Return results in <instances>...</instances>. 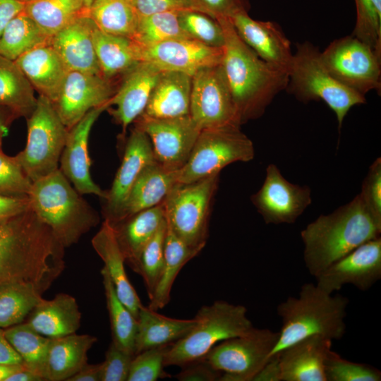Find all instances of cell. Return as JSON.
<instances>
[{"label": "cell", "mask_w": 381, "mask_h": 381, "mask_svg": "<svg viewBox=\"0 0 381 381\" xmlns=\"http://www.w3.org/2000/svg\"><path fill=\"white\" fill-rule=\"evenodd\" d=\"M155 159L148 135L135 127L131 133L124 148L123 159L111 187L104 199V219L118 222L131 190L143 169Z\"/></svg>", "instance_id": "obj_20"}, {"label": "cell", "mask_w": 381, "mask_h": 381, "mask_svg": "<svg viewBox=\"0 0 381 381\" xmlns=\"http://www.w3.org/2000/svg\"><path fill=\"white\" fill-rule=\"evenodd\" d=\"M200 251L188 246L167 226L163 270L154 294L150 299L149 308L157 311L169 303L172 286L178 274Z\"/></svg>", "instance_id": "obj_35"}, {"label": "cell", "mask_w": 381, "mask_h": 381, "mask_svg": "<svg viewBox=\"0 0 381 381\" xmlns=\"http://www.w3.org/2000/svg\"><path fill=\"white\" fill-rule=\"evenodd\" d=\"M42 293L30 283L16 282L0 287V328L23 322L43 298Z\"/></svg>", "instance_id": "obj_40"}, {"label": "cell", "mask_w": 381, "mask_h": 381, "mask_svg": "<svg viewBox=\"0 0 381 381\" xmlns=\"http://www.w3.org/2000/svg\"><path fill=\"white\" fill-rule=\"evenodd\" d=\"M253 381H282L277 354L271 356Z\"/></svg>", "instance_id": "obj_57"}, {"label": "cell", "mask_w": 381, "mask_h": 381, "mask_svg": "<svg viewBox=\"0 0 381 381\" xmlns=\"http://www.w3.org/2000/svg\"><path fill=\"white\" fill-rule=\"evenodd\" d=\"M16 118L7 107L0 105V149L4 137L7 134L11 122Z\"/></svg>", "instance_id": "obj_59"}, {"label": "cell", "mask_w": 381, "mask_h": 381, "mask_svg": "<svg viewBox=\"0 0 381 381\" xmlns=\"http://www.w3.org/2000/svg\"><path fill=\"white\" fill-rule=\"evenodd\" d=\"M167 229L164 219L143 249L134 270L142 277L150 299L154 294L163 270Z\"/></svg>", "instance_id": "obj_43"}, {"label": "cell", "mask_w": 381, "mask_h": 381, "mask_svg": "<svg viewBox=\"0 0 381 381\" xmlns=\"http://www.w3.org/2000/svg\"><path fill=\"white\" fill-rule=\"evenodd\" d=\"M356 23L352 33L381 55V18L373 11L370 0H354Z\"/></svg>", "instance_id": "obj_48"}, {"label": "cell", "mask_w": 381, "mask_h": 381, "mask_svg": "<svg viewBox=\"0 0 381 381\" xmlns=\"http://www.w3.org/2000/svg\"><path fill=\"white\" fill-rule=\"evenodd\" d=\"M161 72L153 64L141 61L123 74L119 87L109 101V107H115L107 109L121 126L123 135L128 126L143 114Z\"/></svg>", "instance_id": "obj_22"}, {"label": "cell", "mask_w": 381, "mask_h": 381, "mask_svg": "<svg viewBox=\"0 0 381 381\" xmlns=\"http://www.w3.org/2000/svg\"><path fill=\"white\" fill-rule=\"evenodd\" d=\"M23 11L50 39L75 18L87 12L79 0H29Z\"/></svg>", "instance_id": "obj_37"}, {"label": "cell", "mask_w": 381, "mask_h": 381, "mask_svg": "<svg viewBox=\"0 0 381 381\" xmlns=\"http://www.w3.org/2000/svg\"><path fill=\"white\" fill-rule=\"evenodd\" d=\"M251 200L265 224H293L311 204V190L289 182L275 164H270L265 181Z\"/></svg>", "instance_id": "obj_14"}, {"label": "cell", "mask_w": 381, "mask_h": 381, "mask_svg": "<svg viewBox=\"0 0 381 381\" xmlns=\"http://www.w3.org/2000/svg\"><path fill=\"white\" fill-rule=\"evenodd\" d=\"M97 341L94 336L76 333L50 339L45 380L68 381L87 363V353Z\"/></svg>", "instance_id": "obj_31"}, {"label": "cell", "mask_w": 381, "mask_h": 381, "mask_svg": "<svg viewBox=\"0 0 381 381\" xmlns=\"http://www.w3.org/2000/svg\"><path fill=\"white\" fill-rule=\"evenodd\" d=\"M179 20L183 30L190 38L209 47H223L224 31L216 19L202 12L183 11L179 13Z\"/></svg>", "instance_id": "obj_44"}, {"label": "cell", "mask_w": 381, "mask_h": 381, "mask_svg": "<svg viewBox=\"0 0 381 381\" xmlns=\"http://www.w3.org/2000/svg\"><path fill=\"white\" fill-rule=\"evenodd\" d=\"M135 121L148 135L155 159L177 169L188 160L201 131L190 115L158 119L142 114Z\"/></svg>", "instance_id": "obj_15"}, {"label": "cell", "mask_w": 381, "mask_h": 381, "mask_svg": "<svg viewBox=\"0 0 381 381\" xmlns=\"http://www.w3.org/2000/svg\"><path fill=\"white\" fill-rule=\"evenodd\" d=\"M28 138L25 148L16 157L32 182L59 169L68 128L62 122L48 98L39 95L36 106L27 118Z\"/></svg>", "instance_id": "obj_8"}, {"label": "cell", "mask_w": 381, "mask_h": 381, "mask_svg": "<svg viewBox=\"0 0 381 381\" xmlns=\"http://www.w3.org/2000/svg\"><path fill=\"white\" fill-rule=\"evenodd\" d=\"M64 250L31 208L0 223V287L30 283L44 294L65 269Z\"/></svg>", "instance_id": "obj_1"}, {"label": "cell", "mask_w": 381, "mask_h": 381, "mask_svg": "<svg viewBox=\"0 0 381 381\" xmlns=\"http://www.w3.org/2000/svg\"><path fill=\"white\" fill-rule=\"evenodd\" d=\"M179 170L157 160L147 164L134 183L119 221L162 203L178 183Z\"/></svg>", "instance_id": "obj_30"}, {"label": "cell", "mask_w": 381, "mask_h": 381, "mask_svg": "<svg viewBox=\"0 0 381 381\" xmlns=\"http://www.w3.org/2000/svg\"><path fill=\"white\" fill-rule=\"evenodd\" d=\"M214 19L229 18L240 11H248V0H198Z\"/></svg>", "instance_id": "obj_53"}, {"label": "cell", "mask_w": 381, "mask_h": 381, "mask_svg": "<svg viewBox=\"0 0 381 381\" xmlns=\"http://www.w3.org/2000/svg\"><path fill=\"white\" fill-rule=\"evenodd\" d=\"M179 12H163L139 16L132 40L140 47H148L167 40L190 38L180 25Z\"/></svg>", "instance_id": "obj_42"}, {"label": "cell", "mask_w": 381, "mask_h": 381, "mask_svg": "<svg viewBox=\"0 0 381 381\" xmlns=\"http://www.w3.org/2000/svg\"><path fill=\"white\" fill-rule=\"evenodd\" d=\"M32 183L16 156H8L0 149V195L28 196Z\"/></svg>", "instance_id": "obj_47"}, {"label": "cell", "mask_w": 381, "mask_h": 381, "mask_svg": "<svg viewBox=\"0 0 381 381\" xmlns=\"http://www.w3.org/2000/svg\"><path fill=\"white\" fill-rule=\"evenodd\" d=\"M195 324L194 318L166 317L143 305L137 318L135 355L150 348L176 342L187 334Z\"/></svg>", "instance_id": "obj_32"}, {"label": "cell", "mask_w": 381, "mask_h": 381, "mask_svg": "<svg viewBox=\"0 0 381 381\" xmlns=\"http://www.w3.org/2000/svg\"><path fill=\"white\" fill-rule=\"evenodd\" d=\"M28 198L31 210L65 248L99 222L97 212L59 169L32 182Z\"/></svg>", "instance_id": "obj_5"}, {"label": "cell", "mask_w": 381, "mask_h": 381, "mask_svg": "<svg viewBox=\"0 0 381 381\" xmlns=\"http://www.w3.org/2000/svg\"><path fill=\"white\" fill-rule=\"evenodd\" d=\"M181 368V370L175 375L179 381H216L222 375L203 358L191 361Z\"/></svg>", "instance_id": "obj_52"}, {"label": "cell", "mask_w": 381, "mask_h": 381, "mask_svg": "<svg viewBox=\"0 0 381 381\" xmlns=\"http://www.w3.org/2000/svg\"><path fill=\"white\" fill-rule=\"evenodd\" d=\"M133 357L111 341L101 363L100 381H127Z\"/></svg>", "instance_id": "obj_50"}, {"label": "cell", "mask_w": 381, "mask_h": 381, "mask_svg": "<svg viewBox=\"0 0 381 381\" xmlns=\"http://www.w3.org/2000/svg\"><path fill=\"white\" fill-rule=\"evenodd\" d=\"M30 208L28 196L11 197L0 195V223L24 212Z\"/></svg>", "instance_id": "obj_54"}, {"label": "cell", "mask_w": 381, "mask_h": 381, "mask_svg": "<svg viewBox=\"0 0 381 381\" xmlns=\"http://www.w3.org/2000/svg\"><path fill=\"white\" fill-rule=\"evenodd\" d=\"M4 334L23 360V366L44 380L50 338L37 332L25 322L9 327Z\"/></svg>", "instance_id": "obj_39"}, {"label": "cell", "mask_w": 381, "mask_h": 381, "mask_svg": "<svg viewBox=\"0 0 381 381\" xmlns=\"http://www.w3.org/2000/svg\"><path fill=\"white\" fill-rule=\"evenodd\" d=\"M224 35L222 66L241 124L261 116L289 83V73L259 57L236 33L229 18H219Z\"/></svg>", "instance_id": "obj_2"}, {"label": "cell", "mask_w": 381, "mask_h": 381, "mask_svg": "<svg viewBox=\"0 0 381 381\" xmlns=\"http://www.w3.org/2000/svg\"><path fill=\"white\" fill-rule=\"evenodd\" d=\"M18 1H23V2H27V1H28L29 0H18Z\"/></svg>", "instance_id": "obj_63"}, {"label": "cell", "mask_w": 381, "mask_h": 381, "mask_svg": "<svg viewBox=\"0 0 381 381\" xmlns=\"http://www.w3.org/2000/svg\"><path fill=\"white\" fill-rule=\"evenodd\" d=\"M286 90L304 103L322 100L334 112L339 129L353 106L366 102L365 96L332 75L321 59L320 50L309 42L296 45Z\"/></svg>", "instance_id": "obj_7"}, {"label": "cell", "mask_w": 381, "mask_h": 381, "mask_svg": "<svg viewBox=\"0 0 381 381\" xmlns=\"http://www.w3.org/2000/svg\"><path fill=\"white\" fill-rule=\"evenodd\" d=\"M49 41L50 38L22 11L8 22L0 36V55L16 61L25 52Z\"/></svg>", "instance_id": "obj_38"}, {"label": "cell", "mask_w": 381, "mask_h": 381, "mask_svg": "<svg viewBox=\"0 0 381 381\" xmlns=\"http://www.w3.org/2000/svg\"><path fill=\"white\" fill-rule=\"evenodd\" d=\"M381 226L359 195L327 214H321L301 231L303 261L316 277L331 264L365 242L380 236Z\"/></svg>", "instance_id": "obj_3"}, {"label": "cell", "mask_w": 381, "mask_h": 381, "mask_svg": "<svg viewBox=\"0 0 381 381\" xmlns=\"http://www.w3.org/2000/svg\"><path fill=\"white\" fill-rule=\"evenodd\" d=\"M20 365H6L0 363V381H6L13 373L23 368Z\"/></svg>", "instance_id": "obj_61"}, {"label": "cell", "mask_w": 381, "mask_h": 381, "mask_svg": "<svg viewBox=\"0 0 381 381\" xmlns=\"http://www.w3.org/2000/svg\"><path fill=\"white\" fill-rule=\"evenodd\" d=\"M189 115L201 131L241 125L221 64L192 76Z\"/></svg>", "instance_id": "obj_13"}, {"label": "cell", "mask_w": 381, "mask_h": 381, "mask_svg": "<svg viewBox=\"0 0 381 381\" xmlns=\"http://www.w3.org/2000/svg\"><path fill=\"white\" fill-rule=\"evenodd\" d=\"M171 344L150 348L135 354L127 381H156L168 376L164 370V358Z\"/></svg>", "instance_id": "obj_46"}, {"label": "cell", "mask_w": 381, "mask_h": 381, "mask_svg": "<svg viewBox=\"0 0 381 381\" xmlns=\"http://www.w3.org/2000/svg\"><path fill=\"white\" fill-rule=\"evenodd\" d=\"M327 381H380L381 372L376 368L349 361L332 349L325 361Z\"/></svg>", "instance_id": "obj_45"}, {"label": "cell", "mask_w": 381, "mask_h": 381, "mask_svg": "<svg viewBox=\"0 0 381 381\" xmlns=\"http://www.w3.org/2000/svg\"><path fill=\"white\" fill-rule=\"evenodd\" d=\"M114 92L111 80L100 74L68 71L52 103L70 129L89 111L108 104Z\"/></svg>", "instance_id": "obj_17"}, {"label": "cell", "mask_w": 381, "mask_h": 381, "mask_svg": "<svg viewBox=\"0 0 381 381\" xmlns=\"http://www.w3.org/2000/svg\"><path fill=\"white\" fill-rule=\"evenodd\" d=\"M39 375L32 372L25 367L11 374L6 381H43Z\"/></svg>", "instance_id": "obj_60"}, {"label": "cell", "mask_w": 381, "mask_h": 381, "mask_svg": "<svg viewBox=\"0 0 381 381\" xmlns=\"http://www.w3.org/2000/svg\"><path fill=\"white\" fill-rule=\"evenodd\" d=\"M254 156L253 143L239 126L203 129L188 160L179 170L178 183H190L219 174L227 165L248 162Z\"/></svg>", "instance_id": "obj_10"}, {"label": "cell", "mask_w": 381, "mask_h": 381, "mask_svg": "<svg viewBox=\"0 0 381 381\" xmlns=\"http://www.w3.org/2000/svg\"><path fill=\"white\" fill-rule=\"evenodd\" d=\"M332 344L331 339L315 334L275 353L282 381H327L325 361Z\"/></svg>", "instance_id": "obj_24"}, {"label": "cell", "mask_w": 381, "mask_h": 381, "mask_svg": "<svg viewBox=\"0 0 381 381\" xmlns=\"http://www.w3.org/2000/svg\"><path fill=\"white\" fill-rule=\"evenodd\" d=\"M15 61L39 95L54 102L69 70L52 45L36 47Z\"/></svg>", "instance_id": "obj_25"}, {"label": "cell", "mask_w": 381, "mask_h": 381, "mask_svg": "<svg viewBox=\"0 0 381 381\" xmlns=\"http://www.w3.org/2000/svg\"><path fill=\"white\" fill-rule=\"evenodd\" d=\"M82 4L84 6V7L88 10V8H90V6H91L92 1L94 0H79Z\"/></svg>", "instance_id": "obj_62"}, {"label": "cell", "mask_w": 381, "mask_h": 381, "mask_svg": "<svg viewBox=\"0 0 381 381\" xmlns=\"http://www.w3.org/2000/svg\"><path fill=\"white\" fill-rule=\"evenodd\" d=\"M219 174L190 183H177L162 205L167 226L186 244L202 249L208 232V217Z\"/></svg>", "instance_id": "obj_9"}, {"label": "cell", "mask_w": 381, "mask_h": 381, "mask_svg": "<svg viewBox=\"0 0 381 381\" xmlns=\"http://www.w3.org/2000/svg\"><path fill=\"white\" fill-rule=\"evenodd\" d=\"M139 16L153 13L197 11L211 16L198 0H133ZM212 17V16H211Z\"/></svg>", "instance_id": "obj_51"}, {"label": "cell", "mask_w": 381, "mask_h": 381, "mask_svg": "<svg viewBox=\"0 0 381 381\" xmlns=\"http://www.w3.org/2000/svg\"><path fill=\"white\" fill-rule=\"evenodd\" d=\"M315 284L328 294L351 284L370 289L381 278V238L365 242L341 257L316 277Z\"/></svg>", "instance_id": "obj_16"}, {"label": "cell", "mask_w": 381, "mask_h": 381, "mask_svg": "<svg viewBox=\"0 0 381 381\" xmlns=\"http://www.w3.org/2000/svg\"><path fill=\"white\" fill-rule=\"evenodd\" d=\"M0 363L23 365L21 357L7 339L2 328H0Z\"/></svg>", "instance_id": "obj_56"}, {"label": "cell", "mask_w": 381, "mask_h": 381, "mask_svg": "<svg viewBox=\"0 0 381 381\" xmlns=\"http://www.w3.org/2000/svg\"><path fill=\"white\" fill-rule=\"evenodd\" d=\"M358 195L375 221L381 226L380 157H377L370 166Z\"/></svg>", "instance_id": "obj_49"}, {"label": "cell", "mask_w": 381, "mask_h": 381, "mask_svg": "<svg viewBox=\"0 0 381 381\" xmlns=\"http://www.w3.org/2000/svg\"><path fill=\"white\" fill-rule=\"evenodd\" d=\"M93 37L100 73L105 78L123 75L141 62L140 47L133 40L105 32L96 25Z\"/></svg>", "instance_id": "obj_33"}, {"label": "cell", "mask_w": 381, "mask_h": 381, "mask_svg": "<svg viewBox=\"0 0 381 381\" xmlns=\"http://www.w3.org/2000/svg\"><path fill=\"white\" fill-rule=\"evenodd\" d=\"M91 242L104 262L103 267L108 273L117 296L137 319L143 304L126 272L124 257L107 220L104 219Z\"/></svg>", "instance_id": "obj_27"}, {"label": "cell", "mask_w": 381, "mask_h": 381, "mask_svg": "<svg viewBox=\"0 0 381 381\" xmlns=\"http://www.w3.org/2000/svg\"><path fill=\"white\" fill-rule=\"evenodd\" d=\"M109 107L108 103L91 109L68 129L59 162V169L79 193L94 194L104 200L107 196V191L96 184L90 174L88 141L94 123Z\"/></svg>", "instance_id": "obj_18"}, {"label": "cell", "mask_w": 381, "mask_h": 381, "mask_svg": "<svg viewBox=\"0 0 381 381\" xmlns=\"http://www.w3.org/2000/svg\"><path fill=\"white\" fill-rule=\"evenodd\" d=\"M95 26L87 12L51 37L49 44L69 71L101 75L94 44Z\"/></svg>", "instance_id": "obj_23"}, {"label": "cell", "mask_w": 381, "mask_h": 381, "mask_svg": "<svg viewBox=\"0 0 381 381\" xmlns=\"http://www.w3.org/2000/svg\"><path fill=\"white\" fill-rule=\"evenodd\" d=\"M139 47L141 61L149 62L162 71H179L191 77L202 68L222 64L223 57L222 48L209 47L192 38Z\"/></svg>", "instance_id": "obj_19"}, {"label": "cell", "mask_w": 381, "mask_h": 381, "mask_svg": "<svg viewBox=\"0 0 381 381\" xmlns=\"http://www.w3.org/2000/svg\"><path fill=\"white\" fill-rule=\"evenodd\" d=\"M349 303L348 298L328 294L315 284H303L298 296H289L277 307L282 327L270 356L315 334L341 339L346 331Z\"/></svg>", "instance_id": "obj_4"}, {"label": "cell", "mask_w": 381, "mask_h": 381, "mask_svg": "<svg viewBox=\"0 0 381 381\" xmlns=\"http://www.w3.org/2000/svg\"><path fill=\"white\" fill-rule=\"evenodd\" d=\"M87 14L101 30L131 39L139 18L133 0H94Z\"/></svg>", "instance_id": "obj_36"}, {"label": "cell", "mask_w": 381, "mask_h": 381, "mask_svg": "<svg viewBox=\"0 0 381 381\" xmlns=\"http://www.w3.org/2000/svg\"><path fill=\"white\" fill-rule=\"evenodd\" d=\"M101 363L85 364L68 381H100Z\"/></svg>", "instance_id": "obj_58"}, {"label": "cell", "mask_w": 381, "mask_h": 381, "mask_svg": "<svg viewBox=\"0 0 381 381\" xmlns=\"http://www.w3.org/2000/svg\"><path fill=\"white\" fill-rule=\"evenodd\" d=\"M279 332L254 327L248 333L224 340L202 358L222 373L219 381H253L269 360Z\"/></svg>", "instance_id": "obj_11"}, {"label": "cell", "mask_w": 381, "mask_h": 381, "mask_svg": "<svg viewBox=\"0 0 381 381\" xmlns=\"http://www.w3.org/2000/svg\"><path fill=\"white\" fill-rule=\"evenodd\" d=\"M236 33L259 57L271 66L289 73L294 54L291 42L274 22L252 18L240 11L229 18Z\"/></svg>", "instance_id": "obj_21"}, {"label": "cell", "mask_w": 381, "mask_h": 381, "mask_svg": "<svg viewBox=\"0 0 381 381\" xmlns=\"http://www.w3.org/2000/svg\"><path fill=\"white\" fill-rule=\"evenodd\" d=\"M191 85L188 74L162 71L143 114L158 119L189 115Z\"/></svg>", "instance_id": "obj_29"}, {"label": "cell", "mask_w": 381, "mask_h": 381, "mask_svg": "<svg viewBox=\"0 0 381 381\" xmlns=\"http://www.w3.org/2000/svg\"><path fill=\"white\" fill-rule=\"evenodd\" d=\"M81 317L76 299L59 293L50 300L42 298L24 322L37 332L52 339L76 333Z\"/></svg>", "instance_id": "obj_26"}, {"label": "cell", "mask_w": 381, "mask_h": 381, "mask_svg": "<svg viewBox=\"0 0 381 381\" xmlns=\"http://www.w3.org/2000/svg\"><path fill=\"white\" fill-rule=\"evenodd\" d=\"M35 90L15 61L0 55V105L26 119L33 111Z\"/></svg>", "instance_id": "obj_34"}, {"label": "cell", "mask_w": 381, "mask_h": 381, "mask_svg": "<svg viewBox=\"0 0 381 381\" xmlns=\"http://www.w3.org/2000/svg\"><path fill=\"white\" fill-rule=\"evenodd\" d=\"M165 219L162 202L111 224L120 250L135 270L140 253Z\"/></svg>", "instance_id": "obj_28"}, {"label": "cell", "mask_w": 381, "mask_h": 381, "mask_svg": "<svg viewBox=\"0 0 381 381\" xmlns=\"http://www.w3.org/2000/svg\"><path fill=\"white\" fill-rule=\"evenodd\" d=\"M320 56L332 75L346 87L363 96L380 92L381 55L355 36L334 40Z\"/></svg>", "instance_id": "obj_12"}, {"label": "cell", "mask_w": 381, "mask_h": 381, "mask_svg": "<svg viewBox=\"0 0 381 381\" xmlns=\"http://www.w3.org/2000/svg\"><path fill=\"white\" fill-rule=\"evenodd\" d=\"M25 4L18 0H0V36L8 22L23 11Z\"/></svg>", "instance_id": "obj_55"}, {"label": "cell", "mask_w": 381, "mask_h": 381, "mask_svg": "<svg viewBox=\"0 0 381 381\" xmlns=\"http://www.w3.org/2000/svg\"><path fill=\"white\" fill-rule=\"evenodd\" d=\"M101 274L112 341L120 349L135 356L137 319L117 296L108 273L104 267L101 270Z\"/></svg>", "instance_id": "obj_41"}, {"label": "cell", "mask_w": 381, "mask_h": 381, "mask_svg": "<svg viewBox=\"0 0 381 381\" xmlns=\"http://www.w3.org/2000/svg\"><path fill=\"white\" fill-rule=\"evenodd\" d=\"M194 319L195 324L189 332L170 345L164 358L165 367H182L200 359L218 343L247 334L255 327L244 306L224 301L203 306Z\"/></svg>", "instance_id": "obj_6"}]
</instances>
